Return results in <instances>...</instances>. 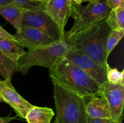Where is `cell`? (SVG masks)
Listing matches in <instances>:
<instances>
[{"label":"cell","mask_w":124,"mask_h":123,"mask_svg":"<svg viewBox=\"0 0 124 123\" xmlns=\"http://www.w3.org/2000/svg\"><path fill=\"white\" fill-rule=\"evenodd\" d=\"M22 27L35 28L46 33L56 41L64 37L56 23L46 13L43 3L37 7L25 10L21 21Z\"/></svg>","instance_id":"6"},{"label":"cell","mask_w":124,"mask_h":123,"mask_svg":"<svg viewBox=\"0 0 124 123\" xmlns=\"http://www.w3.org/2000/svg\"><path fill=\"white\" fill-rule=\"evenodd\" d=\"M0 96L4 102L13 108L17 116L22 119H25L29 111L34 106L18 94L13 87L11 79L0 81Z\"/></svg>","instance_id":"9"},{"label":"cell","mask_w":124,"mask_h":123,"mask_svg":"<svg viewBox=\"0 0 124 123\" xmlns=\"http://www.w3.org/2000/svg\"><path fill=\"white\" fill-rule=\"evenodd\" d=\"M107 0H94L85 6L77 5L71 10L70 16L74 18L72 27L64 31L65 37L69 39L92 25L105 20L110 13Z\"/></svg>","instance_id":"5"},{"label":"cell","mask_w":124,"mask_h":123,"mask_svg":"<svg viewBox=\"0 0 124 123\" xmlns=\"http://www.w3.org/2000/svg\"><path fill=\"white\" fill-rule=\"evenodd\" d=\"M1 80H2V79H1V78H0V81H1Z\"/></svg>","instance_id":"32"},{"label":"cell","mask_w":124,"mask_h":123,"mask_svg":"<svg viewBox=\"0 0 124 123\" xmlns=\"http://www.w3.org/2000/svg\"><path fill=\"white\" fill-rule=\"evenodd\" d=\"M106 71L107 79V82L109 84H119L121 71H119L116 68H111L108 63L106 64Z\"/></svg>","instance_id":"19"},{"label":"cell","mask_w":124,"mask_h":123,"mask_svg":"<svg viewBox=\"0 0 124 123\" xmlns=\"http://www.w3.org/2000/svg\"><path fill=\"white\" fill-rule=\"evenodd\" d=\"M124 70H122L121 71V78H120L119 80V84L120 85L122 86H124Z\"/></svg>","instance_id":"25"},{"label":"cell","mask_w":124,"mask_h":123,"mask_svg":"<svg viewBox=\"0 0 124 123\" xmlns=\"http://www.w3.org/2000/svg\"><path fill=\"white\" fill-rule=\"evenodd\" d=\"M110 31L105 19L101 20L69 39L71 49L106 66L105 45Z\"/></svg>","instance_id":"2"},{"label":"cell","mask_w":124,"mask_h":123,"mask_svg":"<svg viewBox=\"0 0 124 123\" xmlns=\"http://www.w3.org/2000/svg\"><path fill=\"white\" fill-rule=\"evenodd\" d=\"M124 36V30H111L105 45V60L108 61V58L117 43Z\"/></svg>","instance_id":"18"},{"label":"cell","mask_w":124,"mask_h":123,"mask_svg":"<svg viewBox=\"0 0 124 123\" xmlns=\"http://www.w3.org/2000/svg\"><path fill=\"white\" fill-rule=\"evenodd\" d=\"M108 6L111 10L116 9L121 6H124V0H107Z\"/></svg>","instance_id":"22"},{"label":"cell","mask_w":124,"mask_h":123,"mask_svg":"<svg viewBox=\"0 0 124 123\" xmlns=\"http://www.w3.org/2000/svg\"><path fill=\"white\" fill-rule=\"evenodd\" d=\"M52 81L85 98L99 96L101 85L84 71L65 58L49 69Z\"/></svg>","instance_id":"1"},{"label":"cell","mask_w":124,"mask_h":123,"mask_svg":"<svg viewBox=\"0 0 124 123\" xmlns=\"http://www.w3.org/2000/svg\"><path fill=\"white\" fill-rule=\"evenodd\" d=\"M14 36L16 42L29 50L48 47L57 41L46 33L29 27H22L21 31Z\"/></svg>","instance_id":"10"},{"label":"cell","mask_w":124,"mask_h":123,"mask_svg":"<svg viewBox=\"0 0 124 123\" xmlns=\"http://www.w3.org/2000/svg\"><path fill=\"white\" fill-rule=\"evenodd\" d=\"M99 96H102L107 101L111 112V120L122 123L123 119L124 86L111 84L108 82L101 86Z\"/></svg>","instance_id":"8"},{"label":"cell","mask_w":124,"mask_h":123,"mask_svg":"<svg viewBox=\"0 0 124 123\" xmlns=\"http://www.w3.org/2000/svg\"><path fill=\"white\" fill-rule=\"evenodd\" d=\"M46 1H47V0H44V1H42V2H46Z\"/></svg>","instance_id":"31"},{"label":"cell","mask_w":124,"mask_h":123,"mask_svg":"<svg viewBox=\"0 0 124 123\" xmlns=\"http://www.w3.org/2000/svg\"><path fill=\"white\" fill-rule=\"evenodd\" d=\"M43 3L46 13L56 23L62 35L64 28L71 13L69 0H47Z\"/></svg>","instance_id":"11"},{"label":"cell","mask_w":124,"mask_h":123,"mask_svg":"<svg viewBox=\"0 0 124 123\" xmlns=\"http://www.w3.org/2000/svg\"><path fill=\"white\" fill-rule=\"evenodd\" d=\"M54 115L52 109L33 106L25 119L28 123H50Z\"/></svg>","instance_id":"14"},{"label":"cell","mask_w":124,"mask_h":123,"mask_svg":"<svg viewBox=\"0 0 124 123\" xmlns=\"http://www.w3.org/2000/svg\"><path fill=\"white\" fill-rule=\"evenodd\" d=\"M32 1H35V2H41L42 1H44V0H32Z\"/></svg>","instance_id":"29"},{"label":"cell","mask_w":124,"mask_h":123,"mask_svg":"<svg viewBox=\"0 0 124 123\" xmlns=\"http://www.w3.org/2000/svg\"><path fill=\"white\" fill-rule=\"evenodd\" d=\"M64 58L82 69L101 86L107 82L106 66L101 65L83 53L70 48Z\"/></svg>","instance_id":"7"},{"label":"cell","mask_w":124,"mask_h":123,"mask_svg":"<svg viewBox=\"0 0 124 123\" xmlns=\"http://www.w3.org/2000/svg\"><path fill=\"white\" fill-rule=\"evenodd\" d=\"M0 38L7 39L15 40V41L14 35H12L9 33L7 32L1 25H0Z\"/></svg>","instance_id":"23"},{"label":"cell","mask_w":124,"mask_h":123,"mask_svg":"<svg viewBox=\"0 0 124 123\" xmlns=\"http://www.w3.org/2000/svg\"><path fill=\"white\" fill-rule=\"evenodd\" d=\"M0 51L16 62L25 53L24 48L15 40L0 38Z\"/></svg>","instance_id":"15"},{"label":"cell","mask_w":124,"mask_h":123,"mask_svg":"<svg viewBox=\"0 0 124 123\" xmlns=\"http://www.w3.org/2000/svg\"><path fill=\"white\" fill-rule=\"evenodd\" d=\"M105 20L111 30L124 31V6L111 10Z\"/></svg>","instance_id":"16"},{"label":"cell","mask_w":124,"mask_h":123,"mask_svg":"<svg viewBox=\"0 0 124 123\" xmlns=\"http://www.w3.org/2000/svg\"><path fill=\"white\" fill-rule=\"evenodd\" d=\"M12 2L11 0H0V6H3V5L7 4Z\"/></svg>","instance_id":"27"},{"label":"cell","mask_w":124,"mask_h":123,"mask_svg":"<svg viewBox=\"0 0 124 123\" xmlns=\"http://www.w3.org/2000/svg\"><path fill=\"white\" fill-rule=\"evenodd\" d=\"M16 72V62L0 51V75L4 80L12 79Z\"/></svg>","instance_id":"17"},{"label":"cell","mask_w":124,"mask_h":123,"mask_svg":"<svg viewBox=\"0 0 124 123\" xmlns=\"http://www.w3.org/2000/svg\"><path fill=\"white\" fill-rule=\"evenodd\" d=\"M85 110L88 116L90 118L111 119L110 107L102 96L91 98L90 101L86 103Z\"/></svg>","instance_id":"12"},{"label":"cell","mask_w":124,"mask_h":123,"mask_svg":"<svg viewBox=\"0 0 124 123\" xmlns=\"http://www.w3.org/2000/svg\"><path fill=\"white\" fill-rule=\"evenodd\" d=\"M56 114L54 123H87L85 98L52 81Z\"/></svg>","instance_id":"3"},{"label":"cell","mask_w":124,"mask_h":123,"mask_svg":"<svg viewBox=\"0 0 124 123\" xmlns=\"http://www.w3.org/2000/svg\"><path fill=\"white\" fill-rule=\"evenodd\" d=\"M4 102V101H3V100L2 99V98L0 96V102Z\"/></svg>","instance_id":"30"},{"label":"cell","mask_w":124,"mask_h":123,"mask_svg":"<svg viewBox=\"0 0 124 123\" xmlns=\"http://www.w3.org/2000/svg\"><path fill=\"white\" fill-rule=\"evenodd\" d=\"M87 123H122L120 122H116L111 119H98V118H92L87 117Z\"/></svg>","instance_id":"21"},{"label":"cell","mask_w":124,"mask_h":123,"mask_svg":"<svg viewBox=\"0 0 124 123\" xmlns=\"http://www.w3.org/2000/svg\"><path fill=\"white\" fill-rule=\"evenodd\" d=\"M94 1V0H76V6H77V5L82 4L84 3V2H93V1Z\"/></svg>","instance_id":"26"},{"label":"cell","mask_w":124,"mask_h":123,"mask_svg":"<svg viewBox=\"0 0 124 123\" xmlns=\"http://www.w3.org/2000/svg\"><path fill=\"white\" fill-rule=\"evenodd\" d=\"M17 116H10V115L5 117H0V123H8L13 119H16Z\"/></svg>","instance_id":"24"},{"label":"cell","mask_w":124,"mask_h":123,"mask_svg":"<svg viewBox=\"0 0 124 123\" xmlns=\"http://www.w3.org/2000/svg\"><path fill=\"white\" fill-rule=\"evenodd\" d=\"M69 2H70V6H71V8H72L73 7L76 6V0H69Z\"/></svg>","instance_id":"28"},{"label":"cell","mask_w":124,"mask_h":123,"mask_svg":"<svg viewBox=\"0 0 124 123\" xmlns=\"http://www.w3.org/2000/svg\"><path fill=\"white\" fill-rule=\"evenodd\" d=\"M70 48V41L64 34L62 38L48 47L25 51L16 62V71L24 76L33 66L51 68L64 58Z\"/></svg>","instance_id":"4"},{"label":"cell","mask_w":124,"mask_h":123,"mask_svg":"<svg viewBox=\"0 0 124 123\" xmlns=\"http://www.w3.org/2000/svg\"><path fill=\"white\" fill-rule=\"evenodd\" d=\"M25 10L12 2L0 6V14L15 28L16 33H19L21 29L22 18Z\"/></svg>","instance_id":"13"},{"label":"cell","mask_w":124,"mask_h":123,"mask_svg":"<svg viewBox=\"0 0 124 123\" xmlns=\"http://www.w3.org/2000/svg\"><path fill=\"white\" fill-rule=\"evenodd\" d=\"M11 1L15 4L26 10L35 8L40 4V2H35L32 0H11Z\"/></svg>","instance_id":"20"}]
</instances>
